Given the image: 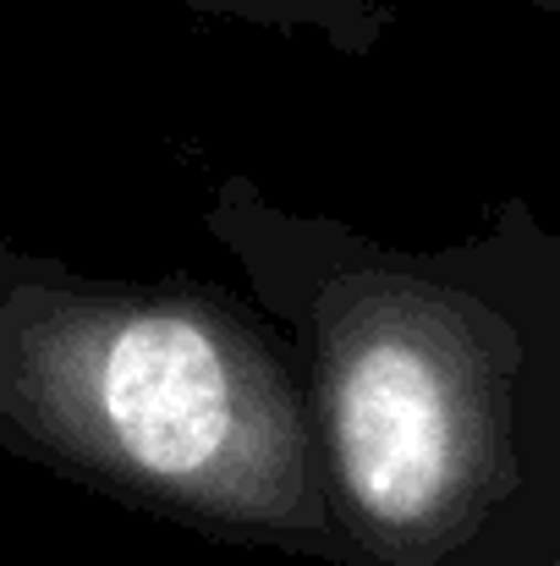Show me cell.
Masks as SVG:
<instances>
[{
  "instance_id": "1",
  "label": "cell",
  "mask_w": 560,
  "mask_h": 566,
  "mask_svg": "<svg viewBox=\"0 0 560 566\" xmlns=\"http://www.w3.org/2000/svg\"><path fill=\"white\" fill-rule=\"evenodd\" d=\"M203 231L292 336L341 566H533L560 495V242L395 248L220 177Z\"/></svg>"
},
{
  "instance_id": "2",
  "label": "cell",
  "mask_w": 560,
  "mask_h": 566,
  "mask_svg": "<svg viewBox=\"0 0 560 566\" xmlns=\"http://www.w3.org/2000/svg\"><path fill=\"white\" fill-rule=\"evenodd\" d=\"M0 457L209 545L341 566L292 336L220 281L0 237Z\"/></svg>"
},
{
  "instance_id": "3",
  "label": "cell",
  "mask_w": 560,
  "mask_h": 566,
  "mask_svg": "<svg viewBox=\"0 0 560 566\" xmlns=\"http://www.w3.org/2000/svg\"><path fill=\"white\" fill-rule=\"evenodd\" d=\"M177 6L209 22H247L286 39L308 33L336 55H369L395 22L390 0H177Z\"/></svg>"
},
{
  "instance_id": "4",
  "label": "cell",
  "mask_w": 560,
  "mask_h": 566,
  "mask_svg": "<svg viewBox=\"0 0 560 566\" xmlns=\"http://www.w3.org/2000/svg\"><path fill=\"white\" fill-rule=\"evenodd\" d=\"M533 566H560V495H556V512H550V528H545V545H539Z\"/></svg>"
}]
</instances>
